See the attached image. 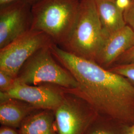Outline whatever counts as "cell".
<instances>
[{
  "label": "cell",
  "instance_id": "1",
  "mask_svg": "<svg viewBox=\"0 0 134 134\" xmlns=\"http://www.w3.org/2000/svg\"><path fill=\"white\" fill-rule=\"evenodd\" d=\"M54 58L77 82L76 90L69 91L80 96L98 114L134 123V86L124 77L101 67L94 61L79 57L53 43Z\"/></svg>",
  "mask_w": 134,
  "mask_h": 134
},
{
  "label": "cell",
  "instance_id": "2",
  "mask_svg": "<svg viewBox=\"0 0 134 134\" xmlns=\"http://www.w3.org/2000/svg\"><path fill=\"white\" fill-rule=\"evenodd\" d=\"M81 0H39L32 6L31 29L41 31L62 47L76 19Z\"/></svg>",
  "mask_w": 134,
  "mask_h": 134
},
{
  "label": "cell",
  "instance_id": "3",
  "mask_svg": "<svg viewBox=\"0 0 134 134\" xmlns=\"http://www.w3.org/2000/svg\"><path fill=\"white\" fill-rule=\"evenodd\" d=\"M103 40L96 0H81L72 31L61 48L76 56L94 62Z\"/></svg>",
  "mask_w": 134,
  "mask_h": 134
},
{
  "label": "cell",
  "instance_id": "4",
  "mask_svg": "<svg viewBox=\"0 0 134 134\" xmlns=\"http://www.w3.org/2000/svg\"><path fill=\"white\" fill-rule=\"evenodd\" d=\"M51 46L40 49L29 58L19 72L17 81L29 85L50 83L69 91L76 90V80L54 58Z\"/></svg>",
  "mask_w": 134,
  "mask_h": 134
},
{
  "label": "cell",
  "instance_id": "5",
  "mask_svg": "<svg viewBox=\"0 0 134 134\" xmlns=\"http://www.w3.org/2000/svg\"><path fill=\"white\" fill-rule=\"evenodd\" d=\"M53 43L45 32L31 29L0 49V70L16 78L21 68L34 53Z\"/></svg>",
  "mask_w": 134,
  "mask_h": 134
},
{
  "label": "cell",
  "instance_id": "6",
  "mask_svg": "<svg viewBox=\"0 0 134 134\" xmlns=\"http://www.w3.org/2000/svg\"><path fill=\"white\" fill-rule=\"evenodd\" d=\"M55 110L58 134H85L98 113L87 101L67 90Z\"/></svg>",
  "mask_w": 134,
  "mask_h": 134
},
{
  "label": "cell",
  "instance_id": "7",
  "mask_svg": "<svg viewBox=\"0 0 134 134\" xmlns=\"http://www.w3.org/2000/svg\"><path fill=\"white\" fill-rule=\"evenodd\" d=\"M66 92V89L53 84L29 85L20 83L16 80L12 89L5 92H0V100L15 99L36 109L55 111L62 103Z\"/></svg>",
  "mask_w": 134,
  "mask_h": 134
},
{
  "label": "cell",
  "instance_id": "8",
  "mask_svg": "<svg viewBox=\"0 0 134 134\" xmlns=\"http://www.w3.org/2000/svg\"><path fill=\"white\" fill-rule=\"evenodd\" d=\"M32 6L24 0L0 5V49L31 29Z\"/></svg>",
  "mask_w": 134,
  "mask_h": 134
},
{
  "label": "cell",
  "instance_id": "9",
  "mask_svg": "<svg viewBox=\"0 0 134 134\" xmlns=\"http://www.w3.org/2000/svg\"><path fill=\"white\" fill-rule=\"evenodd\" d=\"M134 44V30L126 25L104 39L94 62L101 67L108 69Z\"/></svg>",
  "mask_w": 134,
  "mask_h": 134
},
{
  "label": "cell",
  "instance_id": "10",
  "mask_svg": "<svg viewBox=\"0 0 134 134\" xmlns=\"http://www.w3.org/2000/svg\"><path fill=\"white\" fill-rule=\"evenodd\" d=\"M96 4L104 40L126 25L124 9L115 0H96Z\"/></svg>",
  "mask_w": 134,
  "mask_h": 134
},
{
  "label": "cell",
  "instance_id": "11",
  "mask_svg": "<svg viewBox=\"0 0 134 134\" xmlns=\"http://www.w3.org/2000/svg\"><path fill=\"white\" fill-rule=\"evenodd\" d=\"M35 109L36 108L18 99H9L1 101L0 122L5 126L19 127Z\"/></svg>",
  "mask_w": 134,
  "mask_h": 134
},
{
  "label": "cell",
  "instance_id": "12",
  "mask_svg": "<svg viewBox=\"0 0 134 134\" xmlns=\"http://www.w3.org/2000/svg\"><path fill=\"white\" fill-rule=\"evenodd\" d=\"M51 111H44L26 117L20 125V134H55Z\"/></svg>",
  "mask_w": 134,
  "mask_h": 134
},
{
  "label": "cell",
  "instance_id": "13",
  "mask_svg": "<svg viewBox=\"0 0 134 134\" xmlns=\"http://www.w3.org/2000/svg\"><path fill=\"white\" fill-rule=\"evenodd\" d=\"M129 125L98 114L85 134H128Z\"/></svg>",
  "mask_w": 134,
  "mask_h": 134
},
{
  "label": "cell",
  "instance_id": "14",
  "mask_svg": "<svg viewBox=\"0 0 134 134\" xmlns=\"http://www.w3.org/2000/svg\"><path fill=\"white\" fill-rule=\"evenodd\" d=\"M108 70L124 77L134 86V63L115 65Z\"/></svg>",
  "mask_w": 134,
  "mask_h": 134
},
{
  "label": "cell",
  "instance_id": "15",
  "mask_svg": "<svg viewBox=\"0 0 134 134\" xmlns=\"http://www.w3.org/2000/svg\"><path fill=\"white\" fill-rule=\"evenodd\" d=\"M16 78L0 70V92H5L12 89L16 82Z\"/></svg>",
  "mask_w": 134,
  "mask_h": 134
},
{
  "label": "cell",
  "instance_id": "16",
  "mask_svg": "<svg viewBox=\"0 0 134 134\" xmlns=\"http://www.w3.org/2000/svg\"><path fill=\"white\" fill-rule=\"evenodd\" d=\"M124 18L126 25L134 30V0H129V3L124 10Z\"/></svg>",
  "mask_w": 134,
  "mask_h": 134
},
{
  "label": "cell",
  "instance_id": "17",
  "mask_svg": "<svg viewBox=\"0 0 134 134\" xmlns=\"http://www.w3.org/2000/svg\"><path fill=\"white\" fill-rule=\"evenodd\" d=\"M132 63H134V44L117 59L114 65Z\"/></svg>",
  "mask_w": 134,
  "mask_h": 134
},
{
  "label": "cell",
  "instance_id": "18",
  "mask_svg": "<svg viewBox=\"0 0 134 134\" xmlns=\"http://www.w3.org/2000/svg\"><path fill=\"white\" fill-rule=\"evenodd\" d=\"M0 134H19L15 130L10 127H2L0 129Z\"/></svg>",
  "mask_w": 134,
  "mask_h": 134
},
{
  "label": "cell",
  "instance_id": "19",
  "mask_svg": "<svg viewBox=\"0 0 134 134\" xmlns=\"http://www.w3.org/2000/svg\"><path fill=\"white\" fill-rule=\"evenodd\" d=\"M19 1V0H0V5H5L6 4L9 3L14 2V1ZM24 1H27L30 4L34 5L35 3H36L37 2H38L39 0H24Z\"/></svg>",
  "mask_w": 134,
  "mask_h": 134
},
{
  "label": "cell",
  "instance_id": "20",
  "mask_svg": "<svg viewBox=\"0 0 134 134\" xmlns=\"http://www.w3.org/2000/svg\"><path fill=\"white\" fill-rule=\"evenodd\" d=\"M128 134H134V123L130 125Z\"/></svg>",
  "mask_w": 134,
  "mask_h": 134
}]
</instances>
